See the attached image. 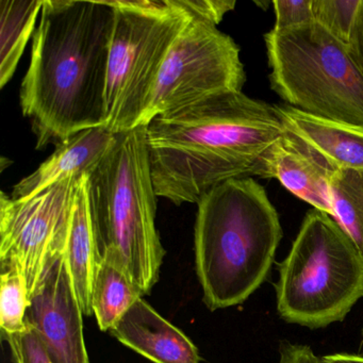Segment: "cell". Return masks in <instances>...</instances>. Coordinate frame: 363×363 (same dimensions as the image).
Returning <instances> with one entry per match:
<instances>
[{
    "mask_svg": "<svg viewBox=\"0 0 363 363\" xmlns=\"http://www.w3.org/2000/svg\"><path fill=\"white\" fill-rule=\"evenodd\" d=\"M113 26L109 1L44 0L20 90L37 150L105 127Z\"/></svg>",
    "mask_w": 363,
    "mask_h": 363,
    "instance_id": "1",
    "label": "cell"
},
{
    "mask_svg": "<svg viewBox=\"0 0 363 363\" xmlns=\"http://www.w3.org/2000/svg\"><path fill=\"white\" fill-rule=\"evenodd\" d=\"M286 133L275 106L243 92L157 116L146 126L157 196L197 203L222 182L259 176L261 159Z\"/></svg>",
    "mask_w": 363,
    "mask_h": 363,
    "instance_id": "2",
    "label": "cell"
},
{
    "mask_svg": "<svg viewBox=\"0 0 363 363\" xmlns=\"http://www.w3.org/2000/svg\"><path fill=\"white\" fill-rule=\"evenodd\" d=\"M194 247L211 311L244 303L267 279L282 238L279 216L252 177L222 182L196 203Z\"/></svg>",
    "mask_w": 363,
    "mask_h": 363,
    "instance_id": "3",
    "label": "cell"
},
{
    "mask_svg": "<svg viewBox=\"0 0 363 363\" xmlns=\"http://www.w3.org/2000/svg\"><path fill=\"white\" fill-rule=\"evenodd\" d=\"M89 203L99 257L113 254L138 286L150 292L160 275L165 250L156 227L146 126L118 133L88 177Z\"/></svg>",
    "mask_w": 363,
    "mask_h": 363,
    "instance_id": "4",
    "label": "cell"
},
{
    "mask_svg": "<svg viewBox=\"0 0 363 363\" xmlns=\"http://www.w3.org/2000/svg\"><path fill=\"white\" fill-rule=\"evenodd\" d=\"M275 289L286 322L313 329L341 322L363 297V252L335 218L310 210Z\"/></svg>",
    "mask_w": 363,
    "mask_h": 363,
    "instance_id": "5",
    "label": "cell"
},
{
    "mask_svg": "<svg viewBox=\"0 0 363 363\" xmlns=\"http://www.w3.org/2000/svg\"><path fill=\"white\" fill-rule=\"evenodd\" d=\"M272 90L305 113L363 127V73L347 45L316 23L264 35Z\"/></svg>",
    "mask_w": 363,
    "mask_h": 363,
    "instance_id": "6",
    "label": "cell"
},
{
    "mask_svg": "<svg viewBox=\"0 0 363 363\" xmlns=\"http://www.w3.org/2000/svg\"><path fill=\"white\" fill-rule=\"evenodd\" d=\"M114 9L106 89L105 128L141 126L169 50L190 20L180 0L109 1Z\"/></svg>",
    "mask_w": 363,
    "mask_h": 363,
    "instance_id": "7",
    "label": "cell"
},
{
    "mask_svg": "<svg viewBox=\"0 0 363 363\" xmlns=\"http://www.w3.org/2000/svg\"><path fill=\"white\" fill-rule=\"evenodd\" d=\"M245 80L240 48L233 38L218 25L190 14L165 59L141 126L211 97L242 92Z\"/></svg>",
    "mask_w": 363,
    "mask_h": 363,
    "instance_id": "8",
    "label": "cell"
},
{
    "mask_svg": "<svg viewBox=\"0 0 363 363\" xmlns=\"http://www.w3.org/2000/svg\"><path fill=\"white\" fill-rule=\"evenodd\" d=\"M84 176L67 178L25 201L1 193L0 262L22 273L30 296L48 263L67 250L76 191Z\"/></svg>",
    "mask_w": 363,
    "mask_h": 363,
    "instance_id": "9",
    "label": "cell"
},
{
    "mask_svg": "<svg viewBox=\"0 0 363 363\" xmlns=\"http://www.w3.org/2000/svg\"><path fill=\"white\" fill-rule=\"evenodd\" d=\"M82 308L65 254L50 261L30 296L27 323L54 363H90Z\"/></svg>",
    "mask_w": 363,
    "mask_h": 363,
    "instance_id": "10",
    "label": "cell"
},
{
    "mask_svg": "<svg viewBox=\"0 0 363 363\" xmlns=\"http://www.w3.org/2000/svg\"><path fill=\"white\" fill-rule=\"evenodd\" d=\"M335 171L322 155L286 129L261 159L259 177L276 178L293 195L331 216L329 179Z\"/></svg>",
    "mask_w": 363,
    "mask_h": 363,
    "instance_id": "11",
    "label": "cell"
},
{
    "mask_svg": "<svg viewBox=\"0 0 363 363\" xmlns=\"http://www.w3.org/2000/svg\"><path fill=\"white\" fill-rule=\"evenodd\" d=\"M110 333L155 363H201L195 344L143 298L133 303Z\"/></svg>",
    "mask_w": 363,
    "mask_h": 363,
    "instance_id": "12",
    "label": "cell"
},
{
    "mask_svg": "<svg viewBox=\"0 0 363 363\" xmlns=\"http://www.w3.org/2000/svg\"><path fill=\"white\" fill-rule=\"evenodd\" d=\"M116 135L105 127L86 129L57 144L48 157L30 175L14 186V201L31 199L67 178L90 175L107 154Z\"/></svg>",
    "mask_w": 363,
    "mask_h": 363,
    "instance_id": "13",
    "label": "cell"
},
{
    "mask_svg": "<svg viewBox=\"0 0 363 363\" xmlns=\"http://www.w3.org/2000/svg\"><path fill=\"white\" fill-rule=\"evenodd\" d=\"M275 107L286 128L335 169L363 171V127L318 118L288 105Z\"/></svg>",
    "mask_w": 363,
    "mask_h": 363,
    "instance_id": "14",
    "label": "cell"
},
{
    "mask_svg": "<svg viewBox=\"0 0 363 363\" xmlns=\"http://www.w3.org/2000/svg\"><path fill=\"white\" fill-rule=\"evenodd\" d=\"M88 177L84 175L80 179L76 191L65 259L82 313L90 316L93 284L101 260L91 218Z\"/></svg>",
    "mask_w": 363,
    "mask_h": 363,
    "instance_id": "15",
    "label": "cell"
},
{
    "mask_svg": "<svg viewBox=\"0 0 363 363\" xmlns=\"http://www.w3.org/2000/svg\"><path fill=\"white\" fill-rule=\"evenodd\" d=\"M145 293L116 255L101 258L92 292L93 314L99 328L110 331Z\"/></svg>",
    "mask_w": 363,
    "mask_h": 363,
    "instance_id": "16",
    "label": "cell"
},
{
    "mask_svg": "<svg viewBox=\"0 0 363 363\" xmlns=\"http://www.w3.org/2000/svg\"><path fill=\"white\" fill-rule=\"evenodd\" d=\"M44 0H1V48H0V86L12 79L29 39L35 31Z\"/></svg>",
    "mask_w": 363,
    "mask_h": 363,
    "instance_id": "17",
    "label": "cell"
},
{
    "mask_svg": "<svg viewBox=\"0 0 363 363\" xmlns=\"http://www.w3.org/2000/svg\"><path fill=\"white\" fill-rule=\"evenodd\" d=\"M331 218L363 252V171L335 169L329 179Z\"/></svg>",
    "mask_w": 363,
    "mask_h": 363,
    "instance_id": "18",
    "label": "cell"
},
{
    "mask_svg": "<svg viewBox=\"0 0 363 363\" xmlns=\"http://www.w3.org/2000/svg\"><path fill=\"white\" fill-rule=\"evenodd\" d=\"M29 306L30 295L24 276L16 267H1L0 327L5 337L29 328L26 318Z\"/></svg>",
    "mask_w": 363,
    "mask_h": 363,
    "instance_id": "19",
    "label": "cell"
},
{
    "mask_svg": "<svg viewBox=\"0 0 363 363\" xmlns=\"http://www.w3.org/2000/svg\"><path fill=\"white\" fill-rule=\"evenodd\" d=\"M362 0H312L314 23L350 45Z\"/></svg>",
    "mask_w": 363,
    "mask_h": 363,
    "instance_id": "20",
    "label": "cell"
},
{
    "mask_svg": "<svg viewBox=\"0 0 363 363\" xmlns=\"http://www.w3.org/2000/svg\"><path fill=\"white\" fill-rule=\"evenodd\" d=\"M6 339L11 348L14 363H54L33 327L29 326L23 333L8 335Z\"/></svg>",
    "mask_w": 363,
    "mask_h": 363,
    "instance_id": "21",
    "label": "cell"
},
{
    "mask_svg": "<svg viewBox=\"0 0 363 363\" xmlns=\"http://www.w3.org/2000/svg\"><path fill=\"white\" fill-rule=\"evenodd\" d=\"M274 30L297 28L314 22L312 0H276Z\"/></svg>",
    "mask_w": 363,
    "mask_h": 363,
    "instance_id": "22",
    "label": "cell"
},
{
    "mask_svg": "<svg viewBox=\"0 0 363 363\" xmlns=\"http://www.w3.org/2000/svg\"><path fill=\"white\" fill-rule=\"evenodd\" d=\"M180 3L191 16L206 18L216 25L220 24L237 4L233 0H180Z\"/></svg>",
    "mask_w": 363,
    "mask_h": 363,
    "instance_id": "23",
    "label": "cell"
},
{
    "mask_svg": "<svg viewBox=\"0 0 363 363\" xmlns=\"http://www.w3.org/2000/svg\"><path fill=\"white\" fill-rule=\"evenodd\" d=\"M279 363H325L307 345L284 343L280 348Z\"/></svg>",
    "mask_w": 363,
    "mask_h": 363,
    "instance_id": "24",
    "label": "cell"
},
{
    "mask_svg": "<svg viewBox=\"0 0 363 363\" xmlns=\"http://www.w3.org/2000/svg\"><path fill=\"white\" fill-rule=\"evenodd\" d=\"M348 48L352 58L363 73V0Z\"/></svg>",
    "mask_w": 363,
    "mask_h": 363,
    "instance_id": "25",
    "label": "cell"
},
{
    "mask_svg": "<svg viewBox=\"0 0 363 363\" xmlns=\"http://www.w3.org/2000/svg\"><path fill=\"white\" fill-rule=\"evenodd\" d=\"M325 363H363V356L352 354H333L323 357Z\"/></svg>",
    "mask_w": 363,
    "mask_h": 363,
    "instance_id": "26",
    "label": "cell"
},
{
    "mask_svg": "<svg viewBox=\"0 0 363 363\" xmlns=\"http://www.w3.org/2000/svg\"><path fill=\"white\" fill-rule=\"evenodd\" d=\"M361 345H362V348H363V330H362V343H361Z\"/></svg>",
    "mask_w": 363,
    "mask_h": 363,
    "instance_id": "27",
    "label": "cell"
}]
</instances>
